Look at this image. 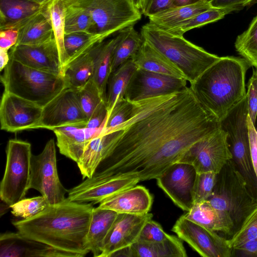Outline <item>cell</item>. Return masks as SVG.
Wrapping results in <instances>:
<instances>
[{
	"mask_svg": "<svg viewBox=\"0 0 257 257\" xmlns=\"http://www.w3.org/2000/svg\"><path fill=\"white\" fill-rule=\"evenodd\" d=\"M140 181L137 178H123L106 181H95L90 178L68 191V198L79 203H100L106 199L133 187Z\"/></svg>",
	"mask_w": 257,
	"mask_h": 257,
	"instance_id": "cell-20",
	"label": "cell"
},
{
	"mask_svg": "<svg viewBox=\"0 0 257 257\" xmlns=\"http://www.w3.org/2000/svg\"><path fill=\"white\" fill-rule=\"evenodd\" d=\"M249 135L250 148L251 160L254 170L257 177V133L255 126L252 123L249 117L247 116Z\"/></svg>",
	"mask_w": 257,
	"mask_h": 257,
	"instance_id": "cell-50",
	"label": "cell"
},
{
	"mask_svg": "<svg viewBox=\"0 0 257 257\" xmlns=\"http://www.w3.org/2000/svg\"><path fill=\"white\" fill-rule=\"evenodd\" d=\"M172 7V0H144L141 12L149 18Z\"/></svg>",
	"mask_w": 257,
	"mask_h": 257,
	"instance_id": "cell-46",
	"label": "cell"
},
{
	"mask_svg": "<svg viewBox=\"0 0 257 257\" xmlns=\"http://www.w3.org/2000/svg\"><path fill=\"white\" fill-rule=\"evenodd\" d=\"M171 235L164 231L161 225L152 219L144 224L137 241L146 242L162 241Z\"/></svg>",
	"mask_w": 257,
	"mask_h": 257,
	"instance_id": "cell-44",
	"label": "cell"
},
{
	"mask_svg": "<svg viewBox=\"0 0 257 257\" xmlns=\"http://www.w3.org/2000/svg\"><path fill=\"white\" fill-rule=\"evenodd\" d=\"M117 213L110 209L93 207L86 236L87 247L94 257H100L103 241Z\"/></svg>",
	"mask_w": 257,
	"mask_h": 257,
	"instance_id": "cell-27",
	"label": "cell"
},
{
	"mask_svg": "<svg viewBox=\"0 0 257 257\" xmlns=\"http://www.w3.org/2000/svg\"><path fill=\"white\" fill-rule=\"evenodd\" d=\"M173 7L187 6L206 0H172Z\"/></svg>",
	"mask_w": 257,
	"mask_h": 257,
	"instance_id": "cell-53",
	"label": "cell"
},
{
	"mask_svg": "<svg viewBox=\"0 0 257 257\" xmlns=\"http://www.w3.org/2000/svg\"><path fill=\"white\" fill-rule=\"evenodd\" d=\"M31 145L10 140L6 148V165L0 185V197L10 206L24 198L30 185Z\"/></svg>",
	"mask_w": 257,
	"mask_h": 257,
	"instance_id": "cell-9",
	"label": "cell"
},
{
	"mask_svg": "<svg viewBox=\"0 0 257 257\" xmlns=\"http://www.w3.org/2000/svg\"><path fill=\"white\" fill-rule=\"evenodd\" d=\"M42 110L41 106L4 91L0 105L1 128L12 133L37 128Z\"/></svg>",
	"mask_w": 257,
	"mask_h": 257,
	"instance_id": "cell-15",
	"label": "cell"
},
{
	"mask_svg": "<svg viewBox=\"0 0 257 257\" xmlns=\"http://www.w3.org/2000/svg\"><path fill=\"white\" fill-rule=\"evenodd\" d=\"M107 115V110L104 102L95 110L89 118L86 127L93 129L102 128Z\"/></svg>",
	"mask_w": 257,
	"mask_h": 257,
	"instance_id": "cell-47",
	"label": "cell"
},
{
	"mask_svg": "<svg viewBox=\"0 0 257 257\" xmlns=\"http://www.w3.org/2000/svg\"><path fill=\"white\" fill-rule=\"evenodd\" d=\"M10 60L9 50L0 48V70L5 69Z\"/></svg>",
	"mask_w": 257,
	"mask_h": 257,
	"instance_id": "cell-52",
	"label": "cell"
},
{
	"mask_svg": "<svg viewBox=\"0 0 257 257\" xmlns=\"http://www.w3.org/2000/svg\"><path fill=\"white\" fill-rule=\"evenodd\" d=\"M75 91L80 106L88 120L95 110L105 102V98L100 93L92 78Z\"/></svg>",
	"mask_w": 257,
	"mask_h": 257,
	"instance_id": "cell-38",
	"label": "cell"
},
{
	"mask_svg": "<svg viewBox=\"0 0 257 257\" xmlns=\"http://www.w3.org/2000/svg\"><path fill=\"white\" fill-rule=\"evenodd\" d=\"M131 59L138 68L185 79L182 72L172 62L145 41Z\"/></svg>",
	"mask_w": 257,
	"mask_h": 257,
	"instance_id": "cell-26",
	"label": "cell"
},
{
	"mask_svg": "<svg viewBox=\"0 0 257 257\" xmlns=\"http://www.w3.org/2000/svg\"><path fill=\"white\" fill-rule=\"evenodd\" d=\"M238 251L240 255L257 257V238L251 240L234 249Z\"/></svg>",
	"mask_w": 257,
	"mask_h": 257,
	"instance_id": "cell-51",
	"label": "cell"
},
{
	"mask_svg": "<svg viewBox=\"0 0 257 257\" xmlns=\"http://www.w3.org/2000/svg\"><path fill=\"white\" fill-rule=\"evenodd\" d=\"M187 80L137 68L125 92L124 98L130 102L167 94L185 88Z\"/></svg>",
	"mask_w": 257,
	"mask_h": 257,
	"instance_id": "cell-14",
	"label": "cell"
},
{
	"mask_svg": "<svg viewBox=\"0 0 257 257\" xmlns=\"http://www.w3.org/2000/svg\"><path fill=\"white\" fill-rule=\"evenodd\" d=\"M234 46L238 54L257 69V16L248 29L237 37Z\"/></svg>",
	"mask_w": 257,
	"mask_h": 257,
	"instance_id": "cell-37",
	"label": "cell"
},
{
	"mask_svg": "<svg viewBox=\"0 0 257 257\" xmlns=\"http://www.w3.org/2000/svg\"><path fill=\"white\" fill-rule=\"evenodd\" d=\"M217 174L213 172L197 173L193 190L194 203L206 201L211 196Z\"/></svg>",
	"mask_w": 257,
	"mask_h": 257,
	"instance_id": "cell-42",
	"label": "cell"
},
{
	"mask_svg": "<svg viewBox=\"0 0 257 257\" xmlns=\"http://www.w3.org/2000/svg\"><path fill=\"white\" fill-rule=\"evenodd\" d=\"M257 238V206L247 216L239 229L228 239L234 250L246 242Z\"/></svg>",
	"mask_w": 257,
	"mask_h": 257,
	"instance_id": "cell-41",
	"label": "cell"
},
{
	"mask_svg": "<svg viewBox=\"0 0 257 257\" xmlns=\"http://www.w3.org/2000/svg\"><path fill=\"white\" fill-rule=\"evenodd\" d=\"M65 10L66 8L61 0H50L43 6L42 9V14L53 30L63 72L68 60L64 44Z\"/></svg>",
	"mask_w": 257,
	"mask_h": 257,
	"instance_id": "cell-33",
	"label": "cell"
},
{
	"mask_svg": "<svg viewBox=\"0 0 257 257\" xmlns=\"http://www.w3.org/2000/svg\"><path fill=\"white\" fill-rule=\"evenodd\" d=\"M246 97L248 116L255 126L257 120V69L255 68L247 84Z\"/></svg>",
	"mask_w": 257,
	"mask_h": 257,
	"instance_id": "cell-45",
	"label": "cell"
},
{
	"mask_svg": "<svg viewBox=\"0 0 257 257\" xmlns=\"http://www.w3.org/2000/svg\"><path fill=\"white\" fill-rule=\"evenodd\" d=\"M65 8V34L75 32L92 34L93 22L87 13L78 8Z\"/></svg>",
	"mask_w": 257,
	"mask_h": 257,
	"instance_id": "cell-39",
	"label": "cell"
},
{
	"mask_svg": "<svg viewBox=\"0 0 257 257\" xmlns=\"http://www.w3.org/2000/svg\"><path fill=\"white\" fill-rule=\"evenodd\" d=\"M50 204L43 196L30 198H23L10 206L11 213L22 219H28L35 217L46 209Z\"/></svg>",
	"mask_w": 257,
	"mask_h": 257,
	"instance_id": "cell-40",
	"label": "cell"
},
{
	"mask_svg": "<svg viewBox=\"0 0 257 257\" xmlns=\"http://www.w3.org/2000/svg\"><path fill=\"white\" fill-rule=\"evenodd\" d=\"M128 119L109 130L107 155L92 178L106 181L157 179L195 143L220 128L189 87L131 102Z\"/></svg>",
	"mask_w": 257,
	"mask_h": 257,
	"instance_id": "cell-1",
	"label": "cell"
},
{
	"mask_svg": "<svg viewBox=\"0 0 257 257\" xmlns=\"http://www.w3.org/2000/svg\"><path fill=\"white\" fill-rule=\"evenodd\" d=\"M250 66L243 58L220 57L190 87L204 109L220 122L245 97V75Z\"/></svg>",
	"mask_w": 257,
	"mask_h": 257,
	"instance_id": "cell-3",
	"label": "cell"
},
{
	"mask_svg": "<svg viewBox=\"0 0 257 257\" xmlns=\"http://www.w3.org/2000/svg\"><path fill=\"white\" fill-rule=\"evenodd\" d=\"M65 7L87 13L93 22L92 34L101 41L128 27L134 26L142 13L131 0H61Z\"/></svg>",
	"mask_w": 257,
	"mask_h": 257,
	"instance_id": "cell-7",
	"label": "cell"
},
{
	"mask_svg": "<svg viewBox=\"0 0 257 257\" xmlns=\"http://www.w3.org/2000/svg\"><path fill=\"white\" fill-rule=\"evenodd\" d=\"M231 159L227 134L220 126L214 133L192 145L178 162L192 165L197 173L218 174Z\"/></svg>",
	"mask_w": 257,
	"mask_h": 257,
	"instance_id": "cell-11",
	"label": "cell"
},
{
	"mask_svg": "<svg viewBox=\"0 0 257 257\" xmlns=\"http://www.w3.org/2000/svg\"><path fill=\"white\" fill-rule=\"evenodd\" d=\"M248 114L246 95L220 121V126L227 134L232 160L257 200V177L251 157Z\"/></svg>",
	"mask_w": 257,
	"mask_h": 257,
	"instance_id": "cell-8",
	"label": "cell"
},
{
	"mask_svg": "<svg viewBox=\"0 0 257 257\" xmlns=\"http://www.w3.org/2000/svg\"><path fill=\"white\" fill-rule=\"evenodd\" d=\"M18 30L8 29L0 31V48L9 50L14 46L18 39Z\"/></svg>",
	"mask_w": 257,
	"mask_h": 257,
	"instance_id": "cell-48",
	"label": "cell"
},
{
	"mask_svg": "<svg viewBox=\"0 0 257 257\" xmlns=\"http://www.w3.org/2000/svg\"><path fill=\"white\" fill-rule=\"evenodd\" d=\"M231 12L233 11L227 8L212 7L185 20L166 31L173 35L182 36L189 30L220 20Z\"/></svg>",
	"mask_w": 257,
	"mask_h": 257,
	"instance_id": "cell-35",
	"label": "cell"
},
{
	"mask_svg": "<svg viewBox=\"0 0 257 257\" xmlns=\"http://www.w3.org/2000/svg\"><path fill=\"white\" fill-rule=\"evenodd\" d=\"M140 34L145 42L172 62L191 83L220 57L184 38L173 35L148 23Z\"/></svg>",
	"mask_w": 257,
	"mask_h": 257,
	"instance_id": "cell-4",
	"label": "cell"
},
{
	"mask_svg": "<svg viewBox=\"0 0 257 257\" xmlns=\"http://www.w3.org/2000/svg\"><path fill=\"white\" fill-rule=\"evenodd\" d=\"M206 201L230 219L233 234L257 206L256 199L232 159L217 174L213 192Z\"/></svg>",
	"mask_w": 257,
	"mask_h": 257,
	"instance_id": "cell-5",
	"label": "cell"
},
{
	"mask_svg": "<svg viewBox=\"0 0 257 257\" xmlns=\"http://www.w3.org/2000/svg\"><path fill=\"white\" fill-rule=\"evenodd\" d=\"M183 216L201 226L215 232L233 235L231 221L223 213L214 208L207 201L194 203Z\"/></svg>",
	"mask_w": 257,
	"mask_h": 257,
	"instance_id": "cell-25",
	"label": "cell"
},
{
	"mask_svg": "<svg viewBox=\"0 0 257 257\" xmlns=\"http://www.w3.org/2000/svg\"><path fill=\"white\" fill-rule=\"evenodd\" d=\"M120 38L113 50L112 60V72L126 61L138 51L144 40L134 26L120 31Z\"/></svg>",
	"mask_w": 257,
	"mask_h": 257,
	"instance_id": "cell-34",
	"label": "cell"
},
{
	"mask_svg": "<svg viewBox=\"0 0 257 257\" xmlns=\"http://www.w3.org/2000/svg\"><path fill=\"white\" fill-rule=\"evenodd\" d=\"M42 7L27 0H0V30H18L40 14Z\"/></svg>",
	"mask_w": 257,
	"mask_h": 257,
	"instance_id": "cell-24",
	"label": "cell"
},
{
	"mask_svg": "<svg viewBox=\"0 0 257 257\" xmlns=\"http://www.w3.org/2000/svg\"><path fill=\"white\" fill-rule=\"evenodd\" d=\"M101 42L97 36L88 33L75 32L65 34L64 44L68 58L65 66Z\"/></svg>",
	"mask_w": 257,
	"mask_h": 257,
	"instance_id": "cell-36",
	"label": "cell"
},
{
	"mask_svg": "<svg viewBox=\"0 0 257 257\" xmlns=\"http://www.w3.org/2000/svg\"><path fill=\"white\" fill-rule=\"evenodd\" d=\"M132 108V103L125 98L117 101L110 112L107 114L102 128L109 130L123 123L130 117Z\"/></svg>",
	"mask_w": 257,
	"mask_h": 257,
	"instance_id": "cell-43",
	"label": "cell"
},
{
	"mask_svg": "<svg viewBox=\"0 0 257 257\" xmlns=\"http://www.w3.org/2000/svg\"><path fill=\"white\" fill-rule=\"evenodd\" d=\"M181 239L171 235L162 241H137L120 250L125 257H186V251Z\"/></svg>",
	"mask_w": 257,
	"mask_h": 257,
	"instance_id": "cell-23",
	"label": "cell"
},
{
	"mask_svg": "<svg viewBox=\"0 0 257 257\" xmlns=\"http://www.w3.org/2000/svg\"><path fill=\"white\" fill-rule=\"evenodd\" d=\"M16 45L37 46L54 39L53 30L42 12L18 29Z\"/></svg>",
	"mask_w": 257,
	"mask_h": 257,
	"instance_id": "cell-32",
	"label": "cell"
},
{
	"mask_svg": "<svg viewBox=\"0 0 257 257\" xmlns=\"http://www.w3.org/2000/svg\"><path fill=\"white\" fill-rule=\"evenodd\" d=\"M92 205L66 198L59 203L49 205L33 218L12 223L18 231L28 238L83 257L90 252L86 236Z\"/></svg>",
	"mask_w": 257,
	"mask_h": 257,
	"instance_id": "cell-2",
	"label": "cell"
},
{
	"mask_svg": "<svg viewBox=\"0 0 257 257\" xmlns=\"http://www.w3.org/2000/svg\"><path fill=\"white\" fill-rule=\"evenodd\" d=\"M10 49V58L26 66L63 75V68L55 38L40 45H15Z\"/></svg>",
	"mask_w": 257,
	"mask_h": 257,
	"instance_id": "cell-18",
	"label": "cell"
},
{
	"mask_svg": "<svg viewBox=\"0 0 257 257\" xmlns=\"http://www.w3.org/2000/svg\"><path fill=\"white\" fill-rule=\"evenodd\" d=\"M88 119L77 98L75 89L66 88L43 107L37 128L50 130L67 125L86 127Z\"/></svg>",
	"mask_w": 257,
	"mask_h": 257,
	"instance_id": "cell-13",
	"label": "cell"
},
{
	"mask_svg": "<svg viewBox=\"0 0 257 257\" xmlns=\"http://www.w3.org/2000/svg\"><path fill=\"white\" fill-rule=\"evenodd\" d=\"M30 188L39 191L50 205L59 203L66 198L65 195L68 191L59 178L53 139L47 142L40 154L32 155Z\"/></svg>",
	"mask_w": 257,
	"mask_h": 257,
	"instance_id": "cell-10",
	"label": "cell"
},
{
	"mask_svg": "<svg viewBox=\"0 0 257 257\" xmlns=\"http://www.w3.org/2000/svg\"><path fill=\"white\" fill-rule=\"evenodd\" d=\"M137 68L131 58L110 74L107 82L105 98L107 114L110 112L117 101L124 98L126 88Z\"/></svg>",
	"mask_w": 257,
	"mask_h": 257,
	"instance_id": "cell-31",
	"label": "cell"
},
{
	"mask_svg": "<svg viewBox=\"0 0 257 257\" xmlns=\"http://www.w3.org/2000/svg\"><path fill=\"white\" fill-rule=\"evenodd\" d=\"M43 6L50 0H27Z\"/></svg>",
	"mask_w": 257,
	"mask_h": 257,
	"instance_id": "cell-55",
	"label": "cell"
},
{
	"mask_svg": "<svg viewBox=\"0 0 257 257\" xmlns=\"http://www.w3.org/2000/svg\"><path fill=\"white\" fill-rule=\"evenodd\" d=\"M134 6L138 10H141L144 0H131Z\"/></svg>",
	"mask_w": 257,
	"mask_h": 257,
	"instance_id": "cell-54",
	"label": "cell"
},
{
	"mask_svg": "<svg viewBox=\"0 0 257 257\" xmlns=\"http://www.w3.org/2000/svg\"><path fill=\"white\" fill-rule=\"evenodd\" d=\"M255 129H256V133H257V120H256V124H255Z\"/></svg>",
	"mask_w": 257,
	"mask_h": 257,
	"instance_id": "cell-56",
	"label": "cell"
},
{
	"mask_svg": "<svg viewBox=\"0 0 257 257\" xmlns=\"http://www.w3.org/2000/svg\"><path fill=\"white\" fill-rule=\"evenodd\" d=\"M197 173L192 165L176 162L156 179L157 183L178 207L187 212L194 205L193 190Z\"/></svg>",
	"mask_w": 257,
	"mask_h": 257,
	"instance_id": "cell-16",
	"label": "cell"
},
{
	"mask_svg": "<svg viewBox=\"0 0 257 257\" xmlns=\"http://www.w3.org/2000/svg\"><path fill=\"white\" fill-rule=\"evenodd\" d=\"M153 202V196L148 189L136 185L106 199L98 207L117 213L142 215L149 212Z\"/></svg>",
	"mask_w": 257,
	"mask_h": 257,
	"instance_id": "cell-21",
	"label": "cell"
},
{
	"mask_svg": "<svg viewBox=\"0 0 257 257\" xmlns=\"http://www.w3.org/2000/svg\"><path fill=\"white\" fill-rule=\"evenodd\" d=\"M102 128H89L75 125H67L53 129L57 138L60 153L76 163L79 161L89 143L99 135Z\"/></svg>",
	"mask_w": 257,
	"mask_h": 257,
	"instance_id": "cell-22",
	"label": "cell"
},
{
	"mask_svg": "<svg viewBox=\"0 0 257 257\" xmlns=\"http://www.w3.org/2000/svg\"><path fill=\"white\" fill-rule=\"evenodd\" d=\"M254 0H212L210 4L213 8H227L237 11L250 4Z\"/></svg>",
	"mask_w": 257,
	"mask_h": 257,
	"instance_id": "cell-49",
	"label": "cell"
},
{
	"mask_svg": "<svg viewBox=\"0 0 257 257\" xmlns=\"http://www.w3.org/2000/svg\"><path fill=\"white\" fill-rule=\"evenodd\" d=\"M208 2H210L212 0H206Z\"/></svg>",
	"mask_w": 257,
	"mask_h": 257,
	"instance_id": "cell-57",
	"label": "cell"
},
{
	"mask_svg": "<svg viewBox=\"0 0 257 257\" xmlns=\"http://www.w3.org/2000/svg\"><path fill=\"white\" fill-rule=\"evenodd\" d=\"M119 38V32L115 37L99 42L93 47L95 62L92 79L105 98L107 82L112 72L113 52Z\"/></svg>",
	"mask_w": 257,
	"mask_h": 257,
	"instance_id": "cell-28",
	"label": "cell"
},
{
	"mask_svg": "<svg viewBox=\"0 0 257 257\" xmlns=\"http://www.w3.org/2000/svg\"><path fill=\"white\" fill-rule=\"evenodd\" d=\"M0 256L79 257L76 254L28 238L19 231L1 234Z\"/></svg>",
	"mask_w": 257,
	"mask_h": 257,
	"instance_id": "cell-19",
	"label": "cell"
},
{
	"mask_svg": "<svg viewBox=\"0 0 257 257\" xmlns=\"http://www.w3.org/2000/svg\"><path fill=\"white\" fill-rule=\"evenodd\" d=\"M172 230L202 256L230 257L234 253L228 239L183 215L176 221Z\"/></svg>",
	"mask_w": 257,
	"mask_h": 257,
	"instance_id": "cell-12",
	"label": "cell"
},
{
	"mask_svg": "<svg viewBox=\"0 0 257 257\" xmlns=\"http://www.w3.org/2000/svg\"><path fill=\"white\" fill-rule=\"evenodd\" d=\"M1 79L5 91L42 107L67 88L63 75L31 68L11 58Z\"/></svg>",
	"mask_w": 257,
	"mask_h": 257,
	"instance_id": "cell-6",
	"label": "cell"
},
{
	"mask_svg": "<svg viewBox=\"0 0 257 257\" xmlns=\"http://www.w3.org/2000/svg\"><path fill=\"white\" fill-rule=\"evenodd\" d=\"M153 214L118 213L106 236L100 257H110L115 251L132 245L138 240L141 231Z\"/></svg>",
	"mask_w": 257,
	"mask_h": 257,
	"instance_id": "cell-17",
	"label": "cell"
},
{
	"mask_svg": "<svg viewBox=\"0 0 257 257\" xmlns=\"http://www.w3.org/2000/svg\"><path fill=\"white\" fill-rule=\"evenodd\" d=\"M211 8L210 3L206 1L190 5L172 7L149 17V23L160 29L167 31L185 20Z\"/></svg>",
	"mask_w": 257,
	"mask_h": 257,
	"instance_id": "cell-29",
	"label": "cell"
},
{
	"mask_svg": "<svg viewBox=\"0 0 257 257\" xmlns=\"http://www.w3.org/2000/svg\"><path fill=\"white\" fill-rule=\"evenodd\" d=\"M95 53L93 47L72 62L63 69L67 88L77 90L84 86L92 78L94 70Z\"/></svg>",
	"mask_w": 257,
	"mask_h": 257,
	"instance_id": "cell-30",
	"label": "cell"
}]
</instances>
